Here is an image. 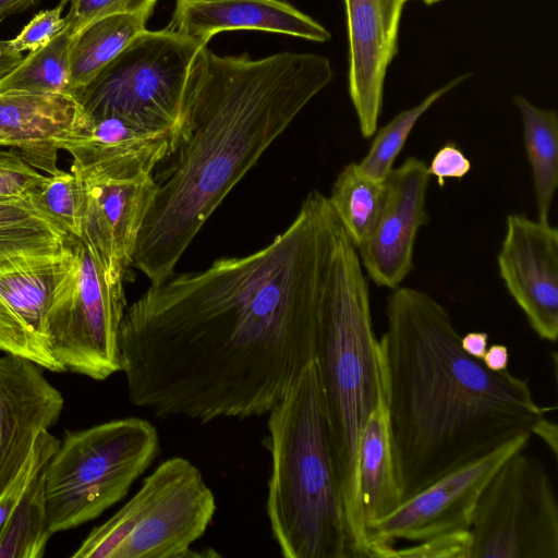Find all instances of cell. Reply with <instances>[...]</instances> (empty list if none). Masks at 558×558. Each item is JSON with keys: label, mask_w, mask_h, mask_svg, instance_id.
Returning <instances> with one entry per match:
<instances>
[{"label": "cell", "mask_w": 558, "mask_h": 558, "mask_svg": "<svg viewBox=\"0 0 558 558\" xmlns=\"http://www.w3.org/2000/svg\"><path fill=\"white\" fill-rule=\"evenodd\" d=\"M523 125L524 146L536 194L538 221L549 222L553 198L558 185V117L523 96L513 97Z\"/></svg>", "instance_id": "cell-23"}, {"label": "cell", "mask_w": 558, "mask_h": 558, "mask_svg": "<svg viewBox=\"0 0 558 558\" xmlns=\"http://www.w3.org/2000/svg\"><path fill=\"white\" fill-rule=\"evenodd\" d=\"M22 59V53L12 50L10 40L0 39V78L17 65Z\"/></svg>", "instance_id": "cell-39"}, {"label": "cell", "mask_w": 558, "mask_h": 558, "mask_svg": "<svg viewBox=\"0 0 558 558\" xmlns=\"http://www.w3.org/2000/svg\"><path fill=\"white\" fill-rule=\"evenodd\" d=\"M39 0H0V21L31 10Z\"/></svg>", "instance_id": "cell-40"}, {"label": "cell", "mask_w": 558, "mask_h": 558, "mask_svg": "<svg viewBox=\"0 0 558 558\" xmlns=\"http://www.w3.org/2000/svg\"><path fill=\"white\" fill-rule=\"evenodd\" d=\"M386 197L384 181L374 180L350 162L333 182L328 204L355 247L374 230Z\"/></svg>", "instance_id": "cell-24"}, {"label": "cell", "mask_w": 558, "mask_h": 558, "mask_svg": "<svg viewBox=\"0 0 558 558\" xmlns=\"http://www.w3.org/2000/svg\"><path fill=\"white\" fill-rule=\"evenodd\" d=\"M88 116L66 94H0V147L19 154L37 170L60 171L58 151L81 133Z\"/></svg>", "instance_id": "cell-18"}, {"label": "cell", "mask_w": 558, "mask_h": 558, "mask_svg": "<svg viewBox=\"0 0 558 558\" xmlns=\"http://www.w3.org/2000/svg\"><path fill=\"white\" fill-rule=\"evenodd\" d=\"M25 196L65 234L80 238L83 197L73 171L47 174Z\"/></svg>", "instance_id": "cell-29"}, {"label": "cell", "mask_w": 558, "mask_h": 558, "mask_svg": "<svg viewBox=\"0 0 558 558\" xmlns=\"http://www.w3.org/2000/svg\"><path fill=\"white\" fill-rule=\"evenodd\" d=\"M71 40L72 35L65 27L48 44L29 51L17 65L0 78V94L72 95L70 89Z\"/></svg>", "instance_id": "cell-27"}, {"label": "cell", "mask_w": 558, "mask_h": 558, "mask_svg": "<svg viewBox=\"0 0 558 558\" xmlns=\"http://www.w3.org/2000/svg\"><path fill=\"white\" fill-rule=\"evenodd\" d=\"M123 282H113L88 246L68 235L47 312L48 345L65 371L105 380L121 372Z\"/></svg>", "instance_id": "cell-8"}, {"label": "cell", "mask_w": 558, "mask_h": 558, "mask_svg": "<svg viewBox=\"0 0 558 558\" xmlns=\"http://www.w3.org/2000/svg\"><path fill=\"white\" fill-rule=\"evenodd\" d=\"M469 558H558V505L544 465L523 449L494 473L475 505Z\"/></svg>", "instance_id": "cell-10"}, {"label": "cell", "mask_w": 558, "mask_h": 558, "mask_svg": "<svg viewBox=\"0 0 558 558\" xmlns=\"http://www.w3.org/2000/svg\"><path fill=\"white\" fill-rule=\"evenodd\" d=\"M216 498L190 460L172 457L137 493L94 527L73 558H185L211 524Z\"/></svg>", "instance_id": "cell-7"}, {"label": "cell", "mask_w": 558, "mask_h": 558, "mask_svg": "<svg viewBox=\"0 0 558 558\" xmlns=\"http://www.w3.org/2000/svg\"><path fill=\"white\" fill-rule=\"evenodd\" d=\"M482 362L488 369L494 372L507 369L509 364L508 348L502 344H492L487 348Z\"/></svg>", "instance_id": "cell-37"}, {"label": "cell", "mask_w": 558, "mask_h": 558, "mask_svg": "<svg viewBox=\"0 0 558 558\" xmlns=\"http://www.w3.org/2000/svg\"><path fill=\"white\" fill-rule=\"evenodd\" d=\"M43 369L21 356H0V494L27 461L38 433L62 413V393Z\"/></svg>", "instance_id": "cell-17"}, {"label": "cell", "mask_w": 558, "mask_h": 558, "mask_svg": "<svg viewBox=\"0 0 558 558\" xmlns=\"http://www.w3.org/2000/svg\"><path fill=\"white\" fill-rule=\"evenodd\" d=\"M159 450L157 429L141 417L66 430L45 468L50 532L80 526L119 502Z\"/></svg>", "instance_id": "cell-6"}, {"label": "cell", "mask_w": 558, "mask_h": 558, "mask_svg": "<svg viewBox=\"0 0 558 558\" xmlns=\"http://www.w3.org/2000/svg\"><path fill=\"white\" fill-rule=\"evenodd\" d=\"M471 170V161L456 144L444 145L434 155L427 171L437 178L438 185L445 186L446 179L461 180Z\"/></svg>", "instance_id": "cell-35"}, {"label": "cell", "mask_w": 558, "mask_h": 558, "mask_svg": "<svg viewBox=\"0 0 558 558\" xmlns=\"http://www.w3.org/2000/svg\"><path fill=\"white\" fill-rule=\"evenodd\" d=\"M359 493L366 531L368 525L390 514L402 502L393 469L383 396L361 435Z\"/></svg>", "instance_id": "cell-21"}, {"label": "cell", "mask_w": 558, "mask_h": 558, "mask_svg": "<svg viewBox=\"0 0 558 558\" xmlns=\"http://www.w3.org/2000/svg\"><path fill=\"white\" fill-rule=\"evenodd\" d=\"M60 258L61 250L0 264V352L57 373L65 369L50 352L46 319Z\"/></svg>", "instance_id": "cell-15"}, {"label": "cell", "mask_w": 558, "mask_h": 558, "mask_svg": "<svg viewBox=\"0 0 558 558\" xmlns=\"http://www.w3.org/2000/svg\"><path fill=\"white\" fill-rule=\"evenodd\" d=\"M469 531L435 536L416 545L396 549L392 546L373 548L371 557L379 558H469Z\"/></svg>", "instance_id": "cell-31"}, {"label": "cell", "mask_w": 558, "mask_h": 558, "mask_svg": "<svg viewBox=\"0 0 558 558\" xmlns=\"http://www.w3.org/2000/svg\"><path fill=\"white\" fill-rule=\"evenodd\" d=\"M71 0H60L59 1V5L64 8L65 5H68L70 3Z\"/></svg>", "instance_id": "cell-41"}, {"label": "cell", "mask_w": 558, "mask_h": 558, "mask_svg": "<svg viewBox=\"0 0 558 558\" xmlns=\"http://www.w3.org/2000/svg\"><path fill=\"white\" fill-rule=\"evenodd\" d=\"M429 177L425 161L410 156L385 178L386 197L378 221L356 247L362 267L379 287L398 288L413 268L416 234L428 222Z\"/></svg>", "instance_id": "cell-14"}, {"label": "cell", "mask_w": 558, "mask_h": 558, "mask_svg": "<svg viewBox=\"0 0 558 558\" xmlns=\"http://www.w3.org/2000/svg\"><path fill=\"white\" fill-rule=\"evenodd\" d=\"M46 465L33 476L0 530V558H41L45 554L52 535L47 513Z\"/></svg>", "instance_id": "cell-26"}, {"label": "cell", "mask_w": 558, "mask_h": 558, "mask_svg": "<svg viewBox=\"0 0 558 558\" xmlns=\"http://www.w3.org/2000/svg\"><path fill=\"white\" fill-rule=\"evenodd\" d=\"M177 135L174 131L144 129L117 116H88L85 128L65 150L85 171L131 178L153 173L170 155Z\"/></svg>", "instance_id": "cell-20"}, {"label": "cell", "mask_w": 558, "mask_h": 558, "mask_svg": "<svg viewBox=\"0 0 558 558\" xmlns=\"http://www.w3.org/2000/svg\"><path fill=\"white\" fill-rule=\"evenodd\" d=\"M410 0H343L349 40V94L364 138L383 107L386 72L398 50L401 15Z\"/></svg>", "instance_id": "cell-16"}, {"label": "cell", "mask_w": 558, "mask_h": 558, "mask_svg": "<svg viewBox=\"0 0 558 558\" xmlns=\"http://www.w3.org/2000/svg\"><path fill=\"white\" fill-rule=\"evenodd\" d=\"M66 236L26 196L0 199V264L59 252Z\"/></svg>", "instance_id": "cell-25"}, {"label": "cell", "mask_w": 558, "mask_h": 558, "mask_svg": "<svg viewBox=\"0 0 558 558\" xmlns=\"http://www.w3.org/2000/svg\"><path fill=\"white\" fill-rule=\"evenodd\" d=\"M157 0H71L64 15L71 35L89 22L110 14L131 13L150 16Z\"/></svg>", "instance_id": "cell-32"}, {"label": "cell", "mask_w": 558, "mask_h": 558, "mask_svg": "<svg viewBox=\"0 0 558 558\" xmlns=\"http://www.w3.org/2000/svg\"><path fill=\"white\" fill-rule=\"evenodd\" d=\"M530 436H518L487 456L446 474L368 525L369 557L373 548L392 546L397 539L417 543L469 531L485 485L511 454L524 449Z\"/></svg>", "instance_id": "cell-11"}, {"label": "cell", "mask_w": 558, "mask_h": 558, "mask_svg": "<svg viewBox=\"0 0 558 558\" xmlns=\"http://www.w3.org/2000/svg\"><path fill=\"white\" fill-rule=\"evenodd\" d=\"M314 360L354 556L369 557L360 504L359 450L363 428L383 396L378 340L357 250L337 217Z\"/></svg>", "instance_id": "cell-4"}, {"label": "cell", "mask_w": 558, "mask_h": 558, "mask_svg": "<svg viewBox=\"0 0 558 558\" xmlns=\"http://www.w3.org/2000/svg\"><path fill=\"white\" fill-rule=\"evenodd\" d=\"M167 28L142 32L80 94L89 117L117 116L154 131H179L194 59L205 47Z\"/></svg>", "instance_id": "cell-9"}, {"label": "cell", "mask_w": 558, "mask_h": 558, "mask_svg": "<svg viewBox=\"0 0 558 558\" xmlns=\"http://www.w3.org/2000/svg\"><path fill=\"white\" fill-rule=\"evenodd\" d=\"M266 512L284 558H355L313 360L269 411Z\"/></svg>", "instance_id": "cell-5"}, {"label": "cell", "mask_w": 558, "mask_h": 558, "mask_svg": "<svg viewBox=\"0 0 558 558\" xmlns=\"http://www.w3.org/2000/svg\"><path fill=\"white\" fill-rule=\"evenodd\" d=\"M82 189L80 239L113 282H123L157 184L153 173L109 178L72 163Z\"/></svg>", "instance_id": "cell-12"}, {"label": "cell", "mask_w": 558, "mask_h": 558, "mask_svg": "<svg viewBox=\"0 0 558 558\" xmlns=\"http://www.w3.org/2000/svg\"><path fill=\"white\" fill-rule=\"evenodd\" d=\"M45 177L15 151L0 147V199L25 196Z\"/></svg>", "instance_id": "cell-33"}, {"label": "cell", "mask_w": 558, "mask_h": 558, "mask_svg": "<svg viewBox=\"0 0 558 558\" xmlns=\"http://www.w3.org/2000/svg\"><path fill=\"white\" fill-rule=\"evenodd\" d=\"M531 434L537 435L549 447L553 454L557 457L558 433L557 425L548 421L545 416L541 418L532 428Z\"/></svg>", "instance_id": "cell-38"}, {"label": "cell", "mask_w": 558, "mask_h": 558, "mask_svg": "<svg viewBox=\"0 0 558 558\" xmlns=\"http://www.w3.org/2000/svg\"><path fill=\"white\" fill-rule=\"evenodd\" d=\"M202 45L226 31H262L325 43L331 34L283 0H175L166 27Z\"/></svg>", "instance_id": "cell-19"}, {"label": "cell", "mask_w": 558, "mask_h": 558, "mask_svg": "<svg viewBox=\"0 0 558 558\" xmlns=\"http://www.w3.org/2000/svg\"><path fill=\"white\" fill-rule=\"evenodd\" d=\"M144 14L118 13L96 19L72 35L70 89L80 94L144 32Z\"/></svg>", "instance_id": "cell-22"}, {"label": "cell", "mask_w": 558, "mask_h": 558, "mask_svg": "<svg viewBox=\"0 0 558 558\" xmlns=\"http://www.w3.org/2000/svg\"><path fill=\"white\" fill-rule=\"evenodd\" d=\"M505 287L536 335L558 336V230L549 222L510 214L497 256Z\"/></svg>", "instance_id": "cell-13"}, {"label": "cell", "mask_w": 558, "mask_h": 558, "mask_svg": "<svg viewBox=\"0 0 558 558\" xmlns=\"http://www.w3.org/2000/svg\"><path fill=\"white\" fill-rule=\"evenodd\" d=\"M63 8L59 4L52 9L38 12L16 35L10 40L13 51H33L48 44L66 27V20L62 16Z\"/></svg>", "instance_id": "cell-34"}, {"label": "cell", "mask_w": 558, "mask_h": 558, "mask_svg": "<svg viewBox=\"0 0 558 558\" xmlns=\"http://www.w3.org/2000/svg\"><path fill=\"white\" fill-rule=\"evenodd\" d=\"M333 222L312 191L262 250L150 284L120 329L130 403L199 423L268 414L315 359Z\"/></svg>", "instance_id": "cell-1"}, {"label": "cell", "mask_w": 558, "mask_h": 558, "mask_svg": "<svg viewBox=\"0 0 558 558\" xmlns=\"http://www.w3.org/2000/svg\"><path fill=\"white\" fill-rule=\"evenodd\" d=\"M378 340L383 400L402 501L529 434L548 410L527 383L465 353L435 299L398 287Z\"/></svg>", "instance_id": "cell-3"}, {"label": "cell", "mask_w": 558, "mask_h": 558, "mask_svg": "<svg viewBox=\"0 0 558 558\" xmlns=\"http://www.w3.org/2000/svg\"><path fill=\"white\" fill-rule=\"evenodd\" d=\"M327 57L253 59L203 47L192 64L170 163L158 174L133 263L158 284L228 193L332 80Z\"/></svg>", "instance_id": "cell-2"}, {"label": "cell", "mask_w": 558, "mask_h": 558, "mask_svg": "<svg viewBox=\"0 0 558 558\" xmlns=\"http://www.w3.org/2000/svg\"><path fill=\"white\" fill-rule=\"evenodd\" d=\"M461 347L465 353L474 359L482 360L488 344V335L483 331L468 332L460 339Z\"/></svg>", "instance_id": "cell-36"}, {"label": "cell", "mask_w": 558, "mask_h": 558, "mask_svg": "<svg viewBox=\"0 0 558 558\" xmlns=\"http://www.w3.org/2000/svg\"><path fill=\"white\" fill-rule=\"evenodd\" d=\"M59 445L60 440L48 429L38 433L27 461L0 494V530L33 476L48 463Z\"/></svg>", "instance_id": "cell-30"}, {"label": "cell", "mask_w": 558, "mask_h": 558, "mask_svg": "<svg viewBox=\"0 0 558 558\" xmlns=\"http://www.w3.org/2000/svg\"><path fill=\"white\" fill-rule=\"evenodd\" d=\"M471 73L462 74L434 90L416 106L398 113L376 134L366 156L357 163L365 175L384 181L402 150L411 131L418 119L445 94L466 80Z\"/></svg>", "instance_id": "cell-28"}]
</instances>
